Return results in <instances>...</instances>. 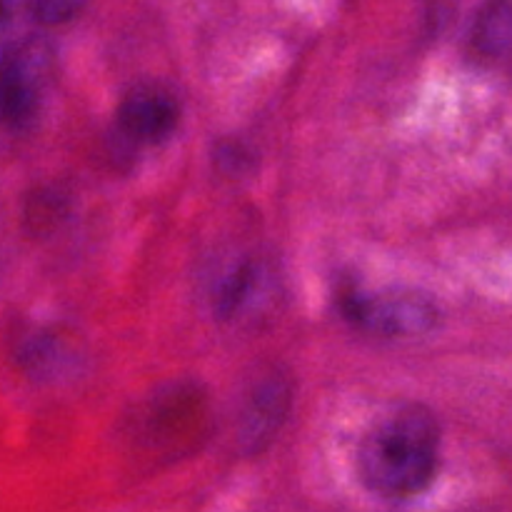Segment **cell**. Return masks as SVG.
Instances as JSON below:
<instances>
[{"mask_svg":"<svg viewBox=\"0 0 512 512\" xmlns=\"http://www.w3.org/2000/svg\"><path fill=\"white\" fill-rule=\"evenodd\" d=\"M440 458V428L423 405H400L365 433L358 445L363 483L385 498H413L433 483Z\"/></svg>","mask_w":512,"mask_h":512,"instance_id":"cell-1","label":"cell"},{"mask_svg":"<svg viewBox=\"0 0 512 512\" xmlns=\"http://www.w3.org/2000/svg\"><path fill=\"white\" fill-rule=\"evenodd\" d=\"M340 313L348 323L380 338H418L438 325V305L418 290H360L355 285L338 293Z\"/></svg>","mask_w":512,"mask_h":512,"instance_id":"cell-2","label":"cell"},{"mask_svg":"<svg viewBox=\"0 0 512 512\" xmlns=\"http://www.w3.org/2000/svg\"><path fill=\"white\" fill-rule=\"evenodd\" d=\"M50 75V48L40 40L10 45L0 68V120L25 130L38 118Z\"/></svg>","mask_w":512,"mask_h":512,"instance_id":"cell-3","label":"cell"},{"mask_svg":"<svg viewBox=\"0 0 512 512\" xmlns=\"http://www.w3.org/2000/svg\"><path fill=\"white\" fill-rule=\"evenodd\" d=\"M293 410V380L280 370L253 383L240 413V443L248 453L268 448Z\"/></svg>","mask_w":512,"mask_h":512,"instance_id":"cell-4","label":"cell"},{"mask_svg":"<svg viewBox=\"0 0 512 512\" xmlns=\"http://www.w3.org/2000/svg\"><path fill=\"white\" fill-rule=\"evenodd\" d=\"M180 103L158 83H140L125 93L118 105V128L138 145H158L175 133Z\"/></svg>","mask_w":512,"mask_h":512,"instance_id":"cell-5","label":"cell"},{"mask_svg":"<svg viewBox=\"0 0 512 512\" xmlns=\"http://www.w3.org/2000/svg\"><path fill=\"white\" fill-rule=\"evenodd\" d=\"M265 268L258 260H238L213 290L215 313L223 320L238 318L263 293Z\"/></svg>","mask_w":512,"mask_h":512,"instance_id":"cell-6","label":"cell"},{"mask_svg":"<svg viewBox=\"0 0 512 512\" xmlns=\"http://www.w3.org/2000/svg\"><path fill=\"white\" fill-rule=\"evenodd\" d=\"M512 38V0H485L470 30V50L478 60L508 55Z\"/></svg>","mask_w":512,"mask_h":512,"instance_id":"cell-7","label":"cell"},{"mask_svg":"<svg viewBox=\"0 0 512 512\" xmlns=\"http://www.w3.org/2000/svg\"><path fill=\"white\" fill-rule=\"evenodd\" d=\"M90 0H30L28 13L38 25H48V28H58V25L70 23L78 18Z\"/></svg>","mask_w":512,"mask_h":512,"instance_id":"cell-8","label":"cell"},{"mask_svg":"<svg viewBox=\"0 0 512 512\" xmlns=\"http://www.w3.org/2000/svg\"><path fill=\"white\" fill-rule=\"evenodd\" d=\"M58 203H63V200L58 198V195H53V193H48V195H38V198H35V205H58ZM53 215H55V210H43V213H35L33 218H35V223L38 225H43V228H50V225H53Z\"/></svg>","mask_w":512,"mask_h":512,"instance_id":"cell-9","label":"cell"},{"mask_svg":"<svg viewBox=\"0 0 512 512\" xmlns=\"http://www.w3.org/2000/svg\"><path fill=\"white\" fill-rule=\"evenodd\" d=\"M8 48H10V45L0 43V68H3V60H5V53H8Z\"/></svg>","mask_w":512,"mask_h":512,"instance_id":"cell-10","label":"cell"}]
</instances>
